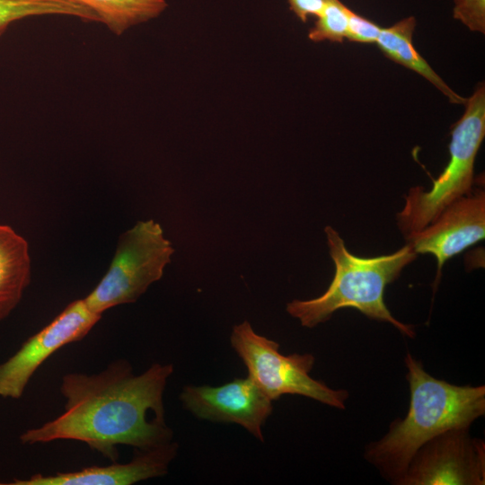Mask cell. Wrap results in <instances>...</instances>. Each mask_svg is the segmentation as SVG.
Wrapping results in <instances>:
<instances>
[{
  "label": "cell",
  "instance_id": "9a60e30c",
  "mask_svg": "<svg viewBox=\"0 0 485 485\" xmlns=\"http://www.w3.org/2000/svg\"><path fill=\"white\" fill-rule=\"evenodd\" d=\"M49 14L98 22L97 16L91 10L67 0H0V37L16 21Z\"/></svg>",
  "mask_w": 485,
  "mask_h": 485
},
{
  "label": "cell",
  "instance_id": "5b68a950",
  "mask_svg": "<svg viewBox=\"0 0 485 485\" xmlns=\"http://www.w3.org/2000/svg\"><path fill=\"white\" fill-rule=\"evenodd\" d=\"M230 342L250 377L273 401L286 394L304 396L344 410L348 392L333 389L310 375L315 358L310 353L284 355L279 344L254 331L244 321L234 326Z\"/></svg>",
  "mask_w": 485,
  "mask_h": 485
},
{
  "label": "cell",
  "instance_id": "3957f363",
  "mask_svg": "<svg viewBox=\"0 0 485 485\" xmlns=\"http://www.w3.org/2000/svg\"><path fill=\"white\" fill-rule=\"evenodd\" d=\"M324 233L335 266L332 281L316 298L287 303L288 314L297 319L302 326L313 328L330 320L336 311L353 308L372 320L392 324L401 334L413 339L416 336L413 325L400 322L391 313L384 294L385 287L396 280L418 254L406 243L391 254L357 256L347 249L333 227L327 225Z\"/></svg>",
  "mask_w": 485,
  "mask_h": 485
},
{
  "label": "cell",
  "instance_id": "7c38bea8",
  "mask_svg": "<svg viewBox=\"0 0 485 485\" xmlns=\"http://www.w3.org/2000/svg\"><path fill=\"white\" fill-rule=\"evenodd\" d=\"M31 272L27 241L11 226L0 225V321L20 303Z\"/></svg>",
  "mask_w": 485,
  "mask_h": 485
},
{
  "label": "cell",
  "instance_id": "ba28073f",
  "mask_svg": "<svg viewBox=\"0 0 485 485\" xmlns=\"http://www.w3.org/2000/svg\"><path fill=\"white\" fill-rule=\"evenodd\" d=\"M84 299L71 302L0 364V397L19 399L40 366L62 347L83 340L101 318Z\"/></svg>",
  "mask_w": 485,
  "mask_h": 485
},
{
  "label": "cell",
  "instance_id": "52a82bcc",
  "mask_svg": "<svg viewBox=\"0 0 485 485\" xmlns=\"http://www.w3.org/2000/svg\"><path fill=\"white\" fill-rule=\"evenodd\" d=\"M484 485L485 442L470 428L448 429L412 456L398 485Z\"/></svg>",
  "mask_w": 485,
  "mask_h": 485
},
{
  "label": "cell",
  "instance_id": "8992f818",
  "mask_svg": "<svg viewBox=\"0 0 485 485\" xmlns=\"http://www.w3.org/2000/svg\"><path fill=\"white\" fill-rule=\"evenodd\" d=\"M174 251L160 224L138 221L119 236L106 274L84 298L86 304L102 314L116 305L135 303L162 278Z\"/></svg>",
  "mask_w": 485,
  "mask_h": 485
},
{
  "label": "cell",
  "instance_id": "6da1fadb",
  "mask_svg": "<svg viewBox=\"0 0 485 485\" xmlns=\"http://www.w3.org/2000/svg\"><path fill=\"white\" fill-rule=\"evenodd\" d=\"M173 373L172 364H153L135 374L126 359H117L95 374L62 376L63 412L40 427L22 432L26 445L56 440L86 444L117 462L118 446L148 450L172 441L165 421L163 394Z\"/></svg>",
  "mask_w": 485,
  "mask_h": 485
},
{
  "label": "cell",
  "instance_id": "d6986e66",
  "mask_svg": "<svg viewBox=\"0 0 485 485\" xmlns=\"http://www.w3.org/2000/svg\"><path fill=\"white\" fill-rule=\"evenodd\" d=\"M290 10L305 22L309 16L318 17L323 11L327 0H287Z\"/></svg>",
  "mask_w": 485,
  "mask_h": 485
},
{
  "label": "cell",
  "instance_id": "2e32d148",
  "mask_svg": "<svg viewBox=\"0 0 485 485\" xmlns=\"http://www.w3.org/2000/svg\"><path fill=\"white\" fill-rule=\"evenodd\" d=\"M348 10L340 0H327L323 11L309 31L308 38L314 42H342L347 36Z\"/></svg>",
  "mask_w": 485,
  "mask_h": 485
},
{
  "label": "cell",
  "instance_id": "7a4b0ae2",
  "mask_svg": "<svg viewBox=\"0 0 485 485\" xmlns=\"http://www.w3.org/2000/svg\"><path fill=\"white\" fill-rule=\"evenodd\" d=\"M410 404L387 433L365 447L364 458L387 481L398 485L415 453L434 436L470 428L485 415V386L456 385L428 374L410 352L404 357Z\"/></svg>",
  "mask_w": 485,
  "mask_h": 485
},
{
  "label": "cell",
  "instance_id": "5bb4252c",
  "mask_svg": "<svg viewBox=\"0 0 485 485\" xmlns=\"http://www.w3.org/2000/svg\"><path fill=\"white\" fill-rule=\"evenodd\" d=\"M91 10L116 35L159 16L166 0H67Z\"/></svg>",
  "mask_w": 485,
  "mask_h": 485
},
{
  "label": "cell",
  "instance_id": "30bf717a",
  "mask_svg": "<svg viewBox=\"0 0 485 485\" xmlns=\"http://www.w3.org/2000/svg\"><path fill=\"white\" fill-rule=\"evenodd\" d=\"M485 237V191L476 188L448 207L424 229L406 237L417 254L430 253L436 260L434 293L444 264Z\"/></svg>",
  "mask_w": 485,
  "mask_h": 485
},
{
  "label": "cell",
  "instance_id": "4fadbf2b",
  "mask_svg": "<svg viewBox=\"0 0 485 485\" xmlns=\"http://www.w3.org/2000/svg\"><path fill=\"white\" fill-rule=\"evenodd\" d=\"M416 27L413 16L403 18L388 28H382L376 40L380 50L390 59L413 70L436 86L454 104H464L466 99L457 94L419 54L412 43Z\"/></svg>",
  "mask_w": 485,
  "mask_h": 485
},
{
  "label": "cell",
  "instance_id": "9c48e42d",
  "mask_svg": "<svg viewBox=\"0 0 485 485\" xmlns=\"http://www.w3.org/2000/svg\"><path fill=\"white\" fill-rule=\"evenodd\" d=\"M180 400L197 418L237 424L260 441L262 428L273 411L272 401L248 376L219 386L186 385Z\"/></svg>",
  "mask_w": 485,
  "mask_h": 485
},
{
  "label": "cell",
  "instance_id": "e0dca14e",
  "mask_svg": "<svg viewBox=\"0 0 485 485\" xmlns=\"http://www.w3.org/2000/svg\"><path fill=\"white\" fill-rule=\"evenodd\" d=\"M453 16L470 31L485 32V0H453Z\"/></svg>",
  "mask_w": 485,
  "mask_h": 485
},
{
  "label": "cell",
  "instance_id": "8fae6325",
  "mask_svg": "<svg viewBox=\"0 0 485 485\" xmlns=\"http://www.w3.org/2000/svg\"><path fill=\"white\" fill-rule=\"evenodd\" d=\"M178 453L177 443L138 450L128 463L90 466L75 472L33 474L27 479H13L10 485H132L164 476Z\"/></svg>",
  "mask_w": 485,
  "mask_h": 485
},
{
  "label": "cell",
  "instance_id": "277c9868",
  "mask_svg": "<svg viewBox=\"0 0 485 485\" xmlns=\"http://www.w3.org/2000/svg\"><path fill=\"white\" fill-rule=\"evenodd\" d=\"M465 110L454 125L449 144V162L429 190L410 189L405 203L396 214V224L404 237L419 232L458 198L473 190L474 163L485 136V88L480 84L466 99Z\"/></svg>",
  "mask_w": 485,
  "mask_h": 485
},
{
  "label": "cell",
  "instance_id": "ac0fdd59",
  "mask_svg": "<svg viewBox=\"0 0 485 485\" xmlns=\"http://www.w3.org/2000/svg\"><path fill=\"white\" fill-rule=\"evenodd\" d=\"M382 28L372 21L348 10L346 39L360 43H375Z\"/></svg>",
  "mask_w": 485,
  "mask_h": 485
}]
</instances>
